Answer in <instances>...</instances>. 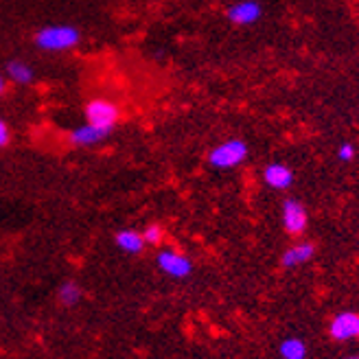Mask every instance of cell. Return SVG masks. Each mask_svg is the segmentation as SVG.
I'll return each instance as SVG.
<instances>
[{
	"mask_svg": "<svg viewBox=\"0 0 359 359\" xmlns=\"http://www.w3.org/2000/svg\"><path fill=\"white\" fill-rule=\"evenodd\" d=\"M33 42L40 51L47 53H62V51H71L77 44L82 42V31L73 27V25H49L42 27L36 36H33Z\"/></svg>",
	"mask_w": 359,
	"mask_h": 359,
	"instance_id": "cell-1",
	"label": "cell"
},
{
	"mask_svg": "<svg viewBox=\"0 0 359 359\" xmlns=\"http://www.w3.org/2000/svg\"><path fill=\"white\" fill-rule=\"evenodd\" d=\"M248 153H250V147L243 138H228V140L215 145V147L208 151V164L212 169L228 171V169H234V166L243 164L245 158H248Z\"/></svg>",
	"mask_w": 359,
	"mask_h": 359,
	"instance_id": "cell-2",
	"label": "cell"
},
{
	"mask_svg": "<svg viewBox=\"0 0 359 359\" xmlns=\"http://www.w3.org/2000/svg\"><path fill=\"white\" fill-rule=\"evenodd\" d=\"M86 123L103 129H114L116 123L121 121V108L119 103L110 99H90L84 108Z\"/></svg>",
	"mask_w": 359,
	"mask_h": 359,
	"instance_id": "cell-3",
	"label": "cell"
},
{
	"mask_svg": "<svg viewBox=\"0 0 359 359\" xmlns=\"http://www.w3.org/2000/svg\"><path fill=\"white\" fill-rule=\"evenodd\" d=\"M226 18L230 25L252 27L263 18V5L259 0H237L226 9Z\"/></svg>",
	"mask_w": 359,
	"mask_h": 359,
	"instance_id": "cell-4",
	"label": "cell"
},
{
	"mask_svg": "<svg viewBox=\"0 0 359 359\" xmlns=\"http://www.w3.org/2000/svg\"><path fill=\"white\" fill-rule=\"evenodd\" d=\"M307 223H309L307 208L294 197L285 199V204H283V226H285V230L289 234H302L307 230Z\"/></svg>",
	"mask_w": 359,
	"mask_h": 359,
	"instance_id": "cell-5",
	"label": "cell"
},
{
	"mask_svg": "<svg viewBox=\"0 0 359 359\" xmlns=\"http://www.w3.org/2000/svg\"><path fill=\"white\" fill-rule=\"evenodd\" d=\"M329 331H331V338L338 342L355 340L359 338V316L353 311H344L340 316L333 318Z\"/></svg>",
	"mask_w": 359,
	"mask_h": 359,
	"instance_id": "cell-6",
	"label": "cell"
},
{
	"mask_svg": "<svg viewBox=\"0 0 359 359\" xmlns=\"http://www.w3.org/2000/svg\"><path fill=\"white\" fill-rule=\"evenodd\" d=\"M156 261H158V267L162 269V272H166L173 278H184V276L190 274V269H193V265H190V261L186 259V256L175 252V250L158 252V259Z\"/></svg>",
	"mask_w": 359,
	"mask_h": 359,
	"instance_id": "cell-7",
	"label": "cell"
},
{
	"mask_svg": "<svg viewBox=\"0 0 359 359\" xmlns=\"http://www.w3.org/2000/svg\"><path fill=\"white\" fill-rule=\"evenodd\" d=\"M112 134V129H103V127H97V125H90V123H84V125L75 127L71 132V145L75 147H95V145L108 140V136Z\"/></svg>",
	"mask_w": 359,
	"mask_h": 359,
	"instance_id": "cell-8",
	"label": "cell"
},
{
	"mask_svg": "<svg viewBox=\"0 0 359 359\" xmlns=\"http://www.w3.org/2000/svg\"><path fill=\"white\" fill-rule=\"evenodd\" d=\"M263 182L274 190H287L294 184V171L285 162H269L263 169Z\"/></svg>",
	"mask_w": 359,
	"mask_h": 359,
	"instance_id": "cell-9",
	"label": "cell"
},
{
	"mask_svg": "<svg viewBox=\"0 0 359 359\" xmlns=\"http://www.w3.org/2000/svg\"><path fill=\"white\" fill-rule=\"evenodd\" d=\"M5 73H7L9 79L14 84H18V86H31L33 79H36V73H33V69L27 62H22V60H9L5 64Z\"/></svg>",
	"mask_w": 359,
	"mask_h": 359,
	"instance_id": "cell-10",
	"label": "cell"
},
{
	"mask_svg": "<svg viewBox=\"0 0 359 359\" xmlns=\"http://www.w3.org/2000/svg\"><path fill=\"white\" fill-rule=\"evenodd\" d=\"M313 254H316V245H313V243H298V245H294V248H289V250L283 254V265H285V267L302 265V263H307Z\"/></svg>",
	"mask_w": 359,
	"mask_h": 359,
	"instance_id": "cell-11",
	"label": "cell"
},
{
	"mask_svg": "<svg viewBox=\"0 0 359 359\" xmlns=\"http://www.w3.org/2000/svg\"><path fill=\"white\" fill-rule=\"evenodd\" d=\"M116 245L127 254H140L145 248V239L136 230H121L116 232Z\"/></svg>",
	"mask_w": 359,
	"mask_h": 359,
	"instance_id": "cell-12",
	"label": "cell"
},
{
	"mask_svg": "<svg viewBox=\"0 0 359 359\" xmlns=\"http://www.w3.org/2000/svg\"><path fill=\"white\" fill-rule=\"evenodd\" d=\"M79 300H82V287L77 283H73V280H71V283H64L60 287V302H62V305L73 307Z\"/></svg>",
	"mask_w": 359,
	"mask_h": 359,
	"instance_id": "cell-13",
	"label": "cell"
},
{
	"mask_svg": "<svg viewBox=\"0 0 359 359\" xmlns=\"http://www.w3.org/2000/svg\"><path fill=\"white\" fill-rule=\"evenodd\" d=\"M307 349L300 340H285L280 344V357L283 359H305Z\"/></svg>",
	"mask_w": 359,
	"mask_h": 359,
	"instance_id": "cell-14",
	"label": "cell"
},
{
	"mask_svg": "<svg viewBox=\"0 0 359 359\" xmlns=\"http://www.w3.org/2000/svg\"><path fill=\"white\" fill-rule=\"evenodd\" d=\"M164 237V230L162 226H158V223H149L147 228L143 230V239L145 243H151V245H158Z\"/></svg>",
	"mask_w": 359,
	"mask_h": 359,
	"instance_id": "cell-15",
	"label": "cell"
},
{
	"mask_svg": "<svg viewBox=\"0 0 359 359\" xmlns=\"http://www.w3.org/2000/svg\"><path fill=\"white\" fill-rule=\"evenodd\" d=\"M355 156H357V149H355L353 143H342L340 147H338V158L342 162H353Z\"/></svg>",
	"mask_w": 359,
	"mask_h": 359,
	"instance_id": "cell-16",
	"label": "cell"
},
{
	"mask_svg": "<svg viewBox=\"0 0 359 359\" xmlns=\"http://www.w3.org/2000/svg\"><path fill=\"white\" fill-rule=\"evenodd\" d=\"M9 143H11V129H9L7 123L0 119V149L7 147Z\"/></svg>",
	"mask_w": 359,
	"mask_h": 359,
	"instance_id": "cell-17",
	"label": "cell"
},
{
	"mask_svg": "<svg viewBox=\"0 0 359 359\" xmlns=\"http://www.w3.org/2000/svg\"><path fill=\"white\" fill-rule=\"evenodd\" d=\"M5 90H7V77L0 73V95H5Z\"/></svg>",
	"mask_w": 359,
	"mask_h": 359,
	"instance_id": "cell-18",
	"label": "cell"
},
{
	"mask_svg": "<svg viewBox=\"0 0 359 359\" xmlns=\"http://www.w3.org/2000/svg\"><path fill=\"white\" fill-rule=\"evenodd\" d=\"M349 359H359V357H349Z\"/></svg>",
	"mask_w": 359,
	"mask_h": 359,
	"instance_id": "cell-19",
	"label": "cell"
}]
</instances>
